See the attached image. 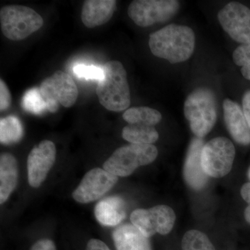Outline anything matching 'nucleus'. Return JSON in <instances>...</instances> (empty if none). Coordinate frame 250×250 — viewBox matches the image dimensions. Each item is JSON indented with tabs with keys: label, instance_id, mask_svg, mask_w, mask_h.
Returning <instances> with one entry per match:
<instances>
[{
	"label": "nucleus",
	"instance_id": "dca6fc26",
	"mask_svg": "<svg viewBox=\"0 0 250 250\" xmlns=\"http://www.w3.org/2000/svg\"><path fill=\"white\" fill-rule=\"evenodd\" d=\"M113 239L116 250H152L149 238L131 224L116 228Z\"/></svg>",
	"mask_w": 250,
	"mask_h": 250
},
{
	"label": "nucleus",
	"instance_id": "f03ea898",
	"mask_svg": "<svg viewBox=\"0 0 250 250\" xmlns=\"http://www.w3.org/2000/svg\"><path fill=\"white\" fill-rule=\"evenodd\" d=\"M103 68L104 77L97 87L99 102L108 111H124L131 104L126 70L118 61L106 62Z\"/></svg>",
	"mask_w": 250,
	"mask_h": 250
},
{
	"label": "nucleus",
	"instance_id": "393cba45",
	"mask_svg": "<svg viewBox=\"0 0 250 250\" xmlns=\"http://www.w3.org/2000/svg\"><path fill=\"white\" fill-rule=\"evenodd\" d=\"M74 73L79 78H84L85 80H101L104 77L103 68L88 65L84 64H77L74 67Z\"/></svg>",
	"mask_w": 250,
	"mask_h": 250
},
{
	"label": "nucleus",
	"instance_id": "a878e982",
	"mask_svg": "<svg viewBox=\"0 0 250 250\" xmlns=\"http://www.w3.org/2000/svg\"><path fill=\"white\" fill-rule=\"evenodd\" d=\"M11 95L9 88L2 80H0V111H4L9 107Z\"/></svg>",
	"mask_w": 250,
	"mask_h": 250
},
{
	"label": "nucleus",
	"instance_id": "cd10ccee",
	"mask_svg": "<svg viewBox=\"0 0 250 250\" xmlns=\"http://www.w3.org/2000/svg\"><path fill=\"white\" fill-rule=\"evenodd\" d=\"M30 250H57V248L53 241L45 238L34 243Z\"/></svg>",
	"mask_w": 250,
	"mask_h": 250
},
{
	"label": "nucleus",
	"instance_id": "20e7f679",
	"mask_svg": "<svg viewBox=\"0 0 250 250\" xmlns=\"http://www.w3.org/2000/svg\"><path fill=\"white\" fill-rule=\"evenodd\" d=\"M158 149L153 145L132 144L118 148L105 161V170L117 177L131 175L138 167L151 164L157 157Z\"/></svg>",
	"mask_w": 250,
	"mask_h": 250
},
{
	"label": "nucleus",
	"instance_id": "412c9836",
	"mask_svg": "<svg viewBox=\"0 0 250 250\" xmlns=\"http://www.w3.org/2000/svg\"><path fill=\"white\" fill-rule=\"evenodd\" d=\"M23 128L16 117L10 116L0 121V141L3 144L18 142L22 138Z\"/></svg>",
	"mask_w": 250,
	"mask_h": 250
},
{
	"label": "nucleus",
	"instance_id": "ddd939ff",
	"mask_svg": "<svg viewBox=\"0 0 250 250\" xmlns=\"http://www.w3.org/2000/svg\"><path fill=\"white\" fill-rule=\"evenodd\" d=\"M204 141L194 138L189 145L184 166V177L189 187L196 190H202L208 182V176L204 172L202 166V152Z\"/></svg>",
	"mask_w": 250,
	"mask_h": 250
},
{
	"label": "nucleus",
	"instance_id": "a211bd4d",
	"mask_svg": "<svg viewBox=\"0 0 250 250\" xmlns=\"http://www.w3.org/2000/svg\"><path fill=\"white\" fill-rule=\"evenodd\" d=\"M18 180L17 160L12 154L4 153L0 156V203L3 205L9 199Z\"/></svg>",
	"mask_w": 250,
	"mask_h": 250
},
{
	"label": "nucleus",
	"instance_id": "39448f33",
	"mask_svg": "<svg viewBox=\"0 0 250 250\" xmlns=\"http://www.w3.org/2000/svg\"><path fill=\"white\" fill-rule=\"evenodd\" d=\"M2 34L11 41L23 40L43 25V19L34 9L21 5H9L0 10Z\"/></svg>",
	"mask_w": 250,
	"mask_h": 250
},
{
	"label": "nucleus",
	"instance_id": "0eeeda50",
	"mask_svg": "<svg viewBox=\"0 0 250 250\" xmlns=\"http://www.w3.org/2000/svg\"><path fill=\"white\" fill-rule=\"evenodd\" d=\"M39 88L50 112L57 111L59 105L71 107L78 98L79 90L75 81L62 70H57L42 81Z\"/></svg>",
	"mask_w": 250,
	"mask_h": 250
},
{
	"label": "nucleus",
	"instance_id": "c756f323",
	"mask_svg": "<svg viewBox=\"0 0 250 250\" xmlns=\"http://www.w3.org/2000/svg\"><path fill=\"white\" fill-rule=\"evenodd\" d=\"M243 111L250 128V90L247 91L243 97Z\"/></svg>",
	"mask_w": 250,
	"mask_h": 250
},
{
	"label": "nucleus",
	"instance_id": "f8f14e48",
	"mask_svg": "<svg viewBox=\"0 0 250 250\" xmlns=\"http://www.w3.org/2000/svg\"><path fill=\"white\" fill-rule=\"evenodd\" d=\"M56 156L55 145L47 140L41 141L31 149L27 163L28 180L31 187L39 188L43 183L54 166Z\"/></svg>",
	"mask_w": 250,
	"mask_h": 250
},
{
	"label": "nucleus",
	"instance_id": "4468645a",
	"mask_svg": "<svg viewBox=\"0 0 250 250\" xmlns=\"http://www.w3.org/2000/svg\"><path fill=\"white\" fill-rule=\"evenodd\" d=\"M223 111L227 129L233 139L241 146H249L250 128L241 106L230 99H225Z\"/></svg>",
	"mask_w": 250,
	"mask_h": 250
},
{
	"label": "nucleus",
	"instance_id": "423d86ee",
	"mask_svg": "<svg viewBox=\"0 0 250 250\" xmlns=\"http://www.w3.org/2000/svg\"><path fill=\"white\" fill-rule=\"evenodd\" d=\"M236 149L233 143L225 137L210 140L204 146L202 166L208 177L221 178L229 173L233 167Z\"/></svg>",
	"mask_w": 250,
	"mask_h": 250
},
{
	"label": "nucleus",
	"instance_id": "4be33fe9",
	"mask_svg": "<svg viewBox=\"0 0 250 250\" xmlns=\"http://www.w3.org/2000/svg\"><path fill=\"white\" fill-rule=\"evenodd\" d=\"M182 250H215V248L205 233L192 229L184 234L182 241Z\"/></svg>",
	"mask_w": 250,
	"mask_h": 250
},
{
	"label": "nucleus",
	"instance_id": "1a4fd4ad",
	"mask_svg": "<svg viewBox=\"0 0 250 250\" xmlns=\"http://www.w3.org/2000/svg\"><path fill=\"white\" fill-rule=\"evenodd\" d=\"M131 223L149 238L156 233L167 235L172 231L175 223L173 209L167 205H157L149 209L134 210L131 213Z\"/></svg>",
	"mask_w": 250,
	"mask_h": 250
},
{
	"label": "nucleus",
	"instance_id": "7c9ffc66",
	"mask_svg": "<svg viewBox=\"0 0 250 250\" xmlns=\"http://www.w3.org/2000/svg\"><path fill=\"white\" fill-rule=\"evenodd\" d=\"M248 178H249V179L250 180V167H249V169H248Z\"/></svg>",
	"mask_w": 250,
	"mask_h": 250
},
{
	"label": "nucleus",
	"instance_id": "b1692460",
	"mask_svg": "<svg viewBox=\"0 0 250 250\" xmlns=\"http://www.w3.org/2000/svg\"><path fill=\"white\" fill-rule=\"evenodd\" d=\"M233 60L238 66H241V73L246 80L250 81V42L242 44L235 49Z\"/></svg>",
	"mask_w": 250,
	"mask_h": 250
},
{
	"label": "nucleus",
	"instance_id": "2eb2a0df",
	"mask_svg": "<svg viewBox=\"0 0 250 250\" xmlns=\"http://www.w3.org/2000/svg\"><path fill=\"white\" fill-rule=\"evenodd\" d=\"M115 0H87L82 6V22L85 27L95 28L110 21L116 10Z\"/></svg>",
	"mask_w": 250,
	"mask_h": 250
},
{
	"label": "nucleus",
	"instance_id": "6e6552de",
	"mask_svg": "<svg viewBox=\"0 0 250 250\" xmlns=\"http://www.w3.org/2000/svg\"><path fill=\"white\" fill-rule=\"evenodd\" d=\"M179 9L176 0H135L129 4L127 14L136 25L147 27L167 22Z\"/></svg>",
	"mask_w": 250,
	"mask_h": 250
},
{
	"label": "nucleus",
	"instance_id": "f257e3e1",
	"mask_svg": "<svg viewBox=\"0 0 250 250\" xmlns=\"http://www.w3.org/2000/svg\"><path fill=\"white\" fill-rule=\"evenodd\" d=\"M195 45V33L187 26L169 24L149 36V47L152 53L172 64L188 60Z\"/></svg>",
	"mask_w": 250,
	"mask_h": 250
},
{
	"label": "nucleus",
	"instance_id": "aec40b11",
	"mask_svg": "<svg viewBox=\"0 0 250 250\" xmlns=\"http://www.w3.org/2000/svg\"><path fill=\"white\" fill-rule=\"evenodd\" d=\"M123 119L129 124H141L154 126L162 119L161 113L154 108L139 106L128 108L123 114Z\"/></svg>",
	"mask_w": 250,
	"mask_h": 250
},
{
	"label": "nucleus",
	"instance_id": "6ab92c4d",
	"mask_svg": "<svg viewBox=\"0 0 250 250\" xmlns=\"http://www.w3.org/2000/svg\"><path fill=\"white\" fill-rule=\"evenodd\" d=\"M122 136L132 144L152 145L159 139V135L154 126L128 124L123 128Z\"/></svg>",
	"mask_w": 250,
	"mask_h": 250
},
{
	"label": "nucleus",
	"instance_id": "5701e85b",
	"mask_svg": "<svg viewBox=\"0 0 250 250\" xmlns=\"http://www.w3.org/2000/svg\"><path fill=\"white\" fill-rule=\"evenodd\" d=\"M22 105L24 109L34 114H40L45 110H48L47 104L42 98L39 88H31L26 92Z\"/></svg>",
	"mask_w": 250,
	"mask_h": 250
},
{
	"label": "nucleus",
	"instance_id": "9d476101",
	"mask_svg": "<svg viewBox=\"0 0 250 250\" xmlns=\"http://www.w3.org/2000/svg\"><path fill=\"white\" fill-rule=\"evenodd\" d=\"M220 25L228 35L242 44L250 42V9L239 2H229L218 12Z\"/></svg>",
	"mask_w": 250,
	"mask_h": 250
},
{
	"label": "nucleus",
	"instance_id": "bb28decb",
	"mask_svg": "<svg viewBox=\"0 0 250 250\" xmlns=\"http://www.w3.org/2000/svg\"><path fill=\"white\" fill-rule=\"evenodd\" d=\"M242 198L248 204L244 211V218L250 225V182L243 184L241 189Z\"/></svg>",
	"mask_w": 250,
	"mask_h": 250
},
{
	"label": "nucleus",
	"instance_id": "7ed1b4c3",
	"mask_svg": "<svg viewBox=\"0 0 250 250\" xmlns=\"http://www.w3.org/2000/svg\"><path fill=\"white\" fill-rule=\"evenodd\" d=\"M216 98L211 90L200 87L189 94L184 103V115L192 132L202 139L211 131L216 123Z\"/></svg>",
	"mask_w": 250,
	"mask_h": 250
},
{
	"label": "nucleus",
	"instance_id": "9b49d317",
	"mask_svg": "<svg viewBox=\"0 0 250 250\" xmlns=\"http://www.w3.org/2000/svg\"><path fill=\"white\" fill-rule=\"evenodd\" d=\"M118 180L117 176L104 169H92L85 174L80 185L72 192V197L82 204L95 201L109 191Z\"/></svg>",
	"mask_w": 250,
	"mask_h": 250
},
{
	"label": "nucleus",
	"instance_id": "c85d7f7f",
	"mask_svg": "<svg viewBox=\"0 0 250 250\" xmlns=\"http://www.w3.org/2000/svg\"><path fill=\"white\" fill-rule=\"evenodd\" d=\"M85 250H111L110 248L106 246V243L100 240L93 239L90 240L87 243Z\"/></svg>",
	"mask_w": 250,
	"mask_h": 250
},
{
	"label": "nucleus",
	"instance_id": "f3484780",
	"mask_svg": "<svg viewBox=\"0 0 250 250\" xmlns=\"http://www.w3.org/2000/svg\"><path fill=\"white\" fill-rule=\"evenodd\" d=\"M95 215L104 226L115 227L126 218V204L121 197H106L95 206Z\"/></svg>",
	"mask_w": 250,
	"mask_h": 250
}]
</instances>
